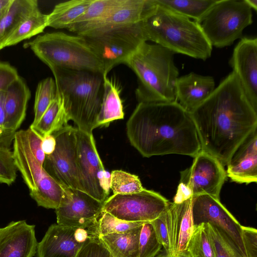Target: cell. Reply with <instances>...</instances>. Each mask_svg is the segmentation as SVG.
<instances>
[{
  "label": "cell",
  "mask_w": 257,
  "mask_h": 257,
  "mask_svg": "<svg viewBox=\"0 0 257 257\" xmlns=\"http://www.w3.org/2000/svg\"><path fill=\"white\" fill-rule=\"evenodd\" d=\"M190 113L201 149L215 157L223 166L227 165L245 138L257 129V110L247 98L233 71Z\"/></svg>",
  "instance_id": "1"
},
{
  "label": "cell",
  "mask_w": 257,
  "mask_h": 257,
  "mask_svg": "<svg viewBox=\"0 0 257 257\" xmlns=\"http://www.w3.org/2000/svg\"><path fill=\"white\" fill-rule=\"evenodd\" d=\"M126 131L131 145L144 157L178 154L194 158L201 150L191 114L177 101L139 103Z\"/></svg>",
  "instance_id": "2"
},
{
  "label": "cell",
  "mask_w": 257,
  "mask_h": 257,
  "mask_svg": "<svg viewBox=\"0 0 257 257\" xmlns=\"http://www.w3.org/2000/svg\"><path fill=\"white\" fill-rule=\"evenodd\" d=\"M154 3L140 22L147 41L203 61L211 56L212 47L196 22Z\"/></svg>",
  "instance_id": "3"
},
{
  "label": "cell",
  "mask_w": 257,
  "mask_h": 257,
  "mask_svg": "<svg viewBox=\"0 0 257 257\" xmlns=\"http://www.w3.org/2000/svg\"><path fill=\"white\" fill-rule=\"evenodd\" d=\"M174 54L159 45L145 42L125 61L138 78L135 94L139 103L177 101L175 86L179 72Z\"/></svg>",
  "instance_id": "4"
},
{
  "label": "cell",
  "mask_w": 257,
  "mask_h": 257,
  "mask_svg": "<svg viewBox=\"0 0 257 257\" xmlns=\"http://www.w3.org/2000/svg\"><path fill=\"white\" fill-rule=\"evenodd\" d=\"M69 120L88 134L97 127L103 92V75L88 71L51 70Z\"/></svg>",
  "instance_id": "5"
},
{
  "label": "cell",
  "mask_w": 257,
  "mask_h": 257,
  "mask_svg": "<svg viewBox=\"0 0 257 257\" xmlns=\"http://www.w3.org/2000/svg\"><path fill=\"white\" fill-rule=\"evenodd\" d=\"M27 45L51 70H83L103 75L101 62L81 36L47 33L38 36Z\"/></svg>",
  "instance_id": "6"
},
{
  "label": "cell",
  "mask_w": 257,
  "mask_h": 257,
  "mask_svg": "<svg viewBox=\"0 0 257 257\" xmlns=\"http://www.w3.org/2000/svg\"><path fill=\"white\" fill-rule=\"evenodd\" d=\"M251 10L245 0H217L195 22L212 47L222 48L242 38L252 23Z\"/></svg>",
  "instance_id": "7"
},
{
  "label": "cell",
  "mask_w": 257,
  "mask_h": 257,
  "mask_svg": "<svg viewBox=\"0 0 257 257\" xmlns=\"http://www.w3.org/2000/svg\"><path fill=\"white\" fill-rule=\"evenodd\" d=\"M99 59L103 76L116 65L123 63L147 42L140 22L134 24L96 29L80 35Z\"/></svg>",
  "instance_id": "8"
},
{
  "label": "cell",
  "mask_w": 257,
  "mask_h": 257,
  "mask_svg": "<svg viewBox=\"0 0 257 257\" xmlns=\"http://www.w3.org/2000/svg\"><path fill=\"white\" fill-rule=\"evenodd\" d=\"M52 135L55 148L51 154L45 155L44 169L63 187L81 190L76 127L67 124Z\"/></svg>",
  "instance_id": "9"
},
{
  "label": "cell",
  "mask_w": 257,
  "mask_h": 257,
  "mask_svg": "<svg viewBox=\"0 0 257 257\" xmlns=\"http://www.w3.org/2000/svg\"><path fill=\"white\" fill-rule=\"evenodd\" d=\"M170 203L160 194L144 188L138 193L113 194L103 202L102 211L128 222H150Z\"/></svg>",
  "instance_id": "10"
},
{
  "label": "cell",
  "mask_w": 257,
  "mask_h": 257,
  "mask_svg": "<svg viewBox=\"0 0 257 257\" xmlns=\"http://www.w3.org/2000/svg\"><path fill=\"white\" fill-rule=\"evenodd\" d=\"M76 136L81 191L103 203L109 193L110 173L104 169L92 134L76 127Z\"/></svg>",
  "instance_id": "11"
},
{
  "label": "cell",
  "mask_w": 257,
  "mask_h": 257,
  "mask_svg": "<svg viewBox=\"0 0 257 257\" xmlns=\"http://www.w3.org/2000/svg\"><path fill=\"white\" fill-rule=\"evenodd\" d=\"M226 176L221 162L201 149L194 157L192 165L180 172L179 183L184 184L193 196L208 194L219 199Z\"/></svg>",
  "instance_id": "12"
},
{
  "label": "cell",
  "mask_w": 257,
  "mask_h": 257,
  "mask_svg": "<svg viewBox=\"0 0 257 257\" xmlns=\"http://www.w3.org/2000/svg\"><path fill=\"white\" fill-rule=\"evenodd\" d=\"M103 203L83 191L65 187V195L55 209L57 223L77 228L94 226L102 212Z\"/></svg>",
  "instance_id": "13"
},
{
  "label": "cell",
  "mask_w": 257,
  "mask_h": 257,
  "mask_svg": "<svg viewBox=\"0 0 257 257\" xmlns=\"http://www.w3.org/2000/svg\"><path fill=\"white\" fill-rule=\"evenodd\" d=\"M192 211L194 225L208 222L224 231L244 257H247L242 236V225L222 205L220 199L208 194L193 196Z\"/></svg>",
  "instance_id": "14"
},
{
  "label": "cell",
  "mask_w": 257,
  "mask_h": 257,
  "mask_svg": "<svg viewBox=\"0 0 257 257\" xmlns=\"http://www.w3.org/2000/svg\"><path fill=\"white\" fill-rule=\"evenodd\" d=\"M94 233L95 226L83 228L52 224L38 243L37 257H76L86 239Z\"/></svg>",
  "instance_id": "15"
},
{
  "label": "cell",
  "mask_w": 257,
  "mask_h": 257,
  "mask_svg": "<svg viewBox=\"0 0 257 257\" xmlns=\"http://www.w3.org/2000/svg\"><path fill=\"white\" fill-rule=\"evenodd\" d=\"M229 64L257 110V38L242 37L233 49Z\"/></svg>",
  "instance_id": "16"
},
{
  "label": "cell",
  "mask_w": 257,
  "mask_h": 257,
  "mask_svg": "<svg viewBox=\"0 0 257 257\" xmlns=\"http://www.w3.org/2000/svg\"><path fill=\"white\" fill-rule=\"evenodd\" d=\"M192 198L180 204L170 202L166 210L170 256L177 257L187 250L194 227Z\"/></svg>",
  "instance_id": "17"
},
{
  "label": "cell",
  "mask_w": 257,
  "mask_h": 257,
  "mask_svg": "<svg viewBox=\"0 0 257 257\" xmlns=\"http://www.w3.org/2000/svg\"><path fill=\"white\" fill-rule=\"evenodd\" d=\"M35 227L25 220L0 227V257H33L38 243Z\"/></svg>",
  "instance_id": "18"
},
{
  "label": "cell",
  "mask_w": 257,
  "mask_h": 257,
  "mask_svg": "<svg viewBox=\"0 0 257 257\" xmlns=\"http://www.w3.org/2000/svg\"><path fill=\"white\" fill-rule=\"evenodd\" d=\"M226 175L233 182H257V129L237 147L227 164Z\"/></svg>",
  "instance_id": "19"
},
{
  "label": "cell",
  "mask_w": 257,
  "mask_h": 257,
  "mask_svg": "<svg viewBox=\"0 0 257 257\" xmlns=\"http://www.w3.org/2000/svg\"><path fill=\"white\" fill-rule=\"evenodd\" d=\"M215 88L213 77L191 72L178 78L175 86L176 101L190 113L203 103Z\"/></svg>",
  "instance_id": "20"
},
{
  "label": "cell",
  "mask_w": 257,
  "mask_h": 257,
  "mask_svg": "<svg viewBox=\"0 0 257 257\" xmlns=\"http://www.w3.org/2000/svg\"><path fill=\"white\" fill-rule=\"evenodd\" d=\"M31 91L25 80L19 76L5 91L4 108L7 132L15 136L25 118Z\"/></svg>",
  "instance_id": "21"
},
{
  "label": "cell",
  "mask_w": 257,
  "mask_h": 257,
  "mask_svg": "<svg viewBox=\"0 0 257 257\" xmlns=\"http://www.w3.org/2000/svg\"><path fill=\"white\" fill-rule=\"evenodd\" d=\"M13 144V154L17 170L20 172L30 192L33 191L46 171L30 149L23 130L16 133Z\"/></svg>",
  "instance_id": "22"
},
{
  "label": "cell",
  "mask_w": 257,
  "mask_h": 257,
  "mask_svg": "<svg viewBox=\"0 0 257 257\" xmlns=\"http://www.w3.org/2000/svg\"><path fill=\"white\" fill-rule=\"evenodd\" d=\"M153 4V0H124L107 18L82 34L93 30L140 23L146 17Z\"/></svg>",
  "instance_id": "23"
},
{
  "label": "cell",
  "mask_w": 257,
  "mask_h": 257,
  "mask_svg": "<svg viewBox=\"0 0 257 257\" xmlns=\"http://www.w3.org/2000/svg\"><path fill=\"white\" fill-rule=\"evenodd\" d=\"M38 8L36 0H13L0 19V51L20 24Z\"/></svg>",
  "instance_id": "24"
},
{
  "label": "cell",
  "mask_w": 257,
  "mask_h": 257,
  "mask_svg": "<svg viewBox=\"0 0 257 257\" xmlns=\"http://www.w3.org/2000/svg\"><path fill=\"white\" fill-rule=\"evenodd\" d=\"M103 92L97 126H106L113 120L124 117L123 105L120 97V89L107 76H103Z\"/></svg>",
  "instance_id": "25"
},
{
  "label": "cell",
  "mask_w": 257,
  "mask_h": 257,
  "mask_svg": "<svg viewBox=\"0 0 257 257\" xmlns=\"http://www.w3.org/2000/svg\"><path fill=\"white\" fill-rule=\"evenodd\" d=\"M124 0H93L86 11L70 26L69 31L80 35L107 18Z\"/></svg>",
  "instance_id": "26"
},
{
  "label": "cell",
  "mask_w": 257,
  "mask_h": 257,
  "mask_svg": "<svg viewBox=\"0 0 257 257\" xmlns=\"http://www.w3.org/2000/svg\"><path fill=\"white\" fill-rule=\"evenodd\" d=\"M142 225L99 237L113 257H139V237Z\"/></svg>",
  "instance_id": "27"
},
{
  "label": "cell",
  "mask_w": 257,
  "mask_h": 257,
  "mask_svg": "<svg viewBox=\"0 0 257 257\" xmlns=\"http://www.w3.org/2000/svg\"><path fill=\"white\" fill-rule=\"evenodd\" d=\"M93 0H72L55 5L48 15L47 26L56 29H68L81 16Z\"/></svg>",
  "instance_id": "28"
},
{
  "label": "cell",
  "mask_w": 257,
  "mask_h": 257,
  "mask_svg": "<svg viewBox=\"0 0 257 257\" xmlns=\"http://www.w3.org/2000/svg\"><path fill=\"white\" fill-rule=\"evenodd\" d=\"M30 195L38 206L56 209L65 195V187L46 171Z\"/></svg>",
  "instance_id": "29"
},
{
  "label": "cell",
  "mask_w": 257,
  "mask_h": 257,
  "mask_svg": "<svg viewBox=\"0 0 257 257\" xmlns=\"http://www.w3.org/2000/svg\"><path fill=\"white\" fill-rule=\"evenodd\" d=\"M69 119L66 113L63 99L58 91L56 98L52 101L37 124L33 127L41 137L51 135L68 124Z\"/></svg>",
  "instance_id": "30"
},
{
  "label": "cell",
  "mask_w": 257,
  "mask_h": 257,
  "mask_svg": "<svg viewBox=\"0 0 257 257\" xmlns=\"http://www.w3.org/2000/svg\"><path fill=\"white\" fill-rule=\"evenodd\" d=\"M48 15L37 9L26 18L9 37L5 48L15 45L20 42L42 33L47 26Z\"/></svg>",
  "instance_id": "31"
},
{
  "label": "cell",
  "mask_w": 257,
  "mask_h": 257,
  "mask_svg": "<svg viewBox=\"0 0 257 257\" xmlns=\"http://www.w3.org/2000/svg\"><path fill=\"white\" fill-rule=\"evenodd\" d=\"M166 8L197 21L217 0H155Z\"/></svg>",
  "instance_id": "32"
},
{
  "label": "cell",
  "mask_w": 257,
  "mask_h": 257,
  "mask_svg": "<svg viewBox=\"0 0 257 257\" xmlns=\"http://www.w3.org/2000/svg\"><path fill=\"white\" fill-rule=\"evenodd\" d=\"M57 94L56 82L52 77L44 79L38 83L35 93L34 118L30 127L37 124Z\"/></svg>",
  "instance_id": "33"
},
{
  "label": "cell",
  "mask_w": 257,
  "mask_h": 257,
  "mask_svg": "<svg viewBox=\"0 0 257 257\" xmlns=\"http://www.w3.org/2000/svg\"><path fill=\"white\" fill-rule=\"evenodd\" d=\"M186 251L190 257H215L206 223L194 225Z\"/></svg>",
  "instance_id": "34"
},
{
  "label": "cell",
  "mask_w": 257,
  "mask_h": 257,
  "mask_svg": "<svg viewBox=\"0 0 257 257\" xmlns=\"http://www.w3.org/2000/svg\"><path fill=\"white\" fill-rule=\"evenodd\" d=\"M206 223L215 257H244L224 231L212 224Z\"/></svg>",
  "instance_id": "35"
},
{
  "label": "cell",
  "mask_w": 257,
  "mask_h": 257,
  "mask_svg": "<svg viewBox=\"0 0 257 257\" xmlns=\"http://www.w3.org/2000/svg\"><path fill=\"white\" fill-rule=\"evenodd\" d=\"M110 189L113 194L138 193L144 188L139 177L120 170L110 173Z\"/></svg>",
  "instance_id": "36"
},
{
  "label": "cell",
  "mask_w": 257,
  "mask_h": 257,
  "mask_svg": "<svg viewBox=\"0 0 257 257\" xmlns=\"http://www.w3.org/2000/svg\"><path fill=\"white\" fill-rule=\"evenodd\" d=\"M148 222H128L119 219L111 214L102 211L95 226L98 237L113 233L124 232Z\"/></svg>",
  "instance_id": "37"
},
{
  "label": "cell",
  "mask_w": 257,
  "mask_h": 257,
  "mask_svg": "<svg viewBox=\"0 0 257 257\" xmlns=\"http://www.w3.org/2000/svg\"><path fill=\"white\" fill-rule=\"evenodd\" d=\"M162 248L151 223L143 224L139 237V257H155Z\"/></svg>",
  "instance_id": "38"
},
{
  "label": "cell",
  "mask_w": 257,
  "mask_h": 257,
  "mask_svg": "<svg viewBox=\"0 0 257 257\" xmlns=\"http://www.w3.org/2000/svg\"><path fill=\"white\" fill-rule=\"evenodd\" d=\"M17 170L13 151L10 148L0 147V183L12 184L16 179Z\"/></svg>",
  "instance_id": "39"
},
{
  "label": "cell",
  "mask_w": 257,
  "mask_h": 257,
  "mask_svg": "<svg viewBox=\"0 0 257 257\" xmlns=\"http://www.w3.org/2000/svg\"><path fill=\"white\" fill-rule=\"evenodd\" d=\"M76 257L113 256L100 238L94 233L86 239Z\"/></svg>",
  "instance_id": "40"
},
{
  "label": "cell",
  "mask_w": 257,
  "mask_h": 257,
  "mask_svg": "<svg viewBox=\"0 0 257 257\" xmlns=\"http://www.w3.org/2000/svg\"><path fill=\"white\" fill-rule=\"evenodd\" d=\"M23 131L30 149L39 163L43 166L45 158V154L42 147L43 137L30 127Z\"/></svg>",
  "instance_id": "41"
},
{
  "label": "cell",
  "mask_w": 257,
  "mask_h": 257,
  "mask_svg": "<svg viewBox=\"0 0 257 257\" xmlns=\"http://www.w3.org/2000/svg\"><path fill=\"white\" fill-rule=\"evenodd\" d=\"M242 236L247 257H257V230L242 226Z\"/></svg>",
  "instance_id": "42"
},
{
  "label": "cell",
  "mask_w": 257,
  "mask_h": 257,
  "mask_svg": "<svg viewBox=\"0 0 257 257\" xmlns=\"http://www.w3.org/2000/svg\"><path fill=\"white\" fill-rule=\"evenodd\" d=\"M5 90L0 91V147L10 148L14 136L10 135L6 127V117L4 108Z\"/></svg>",
  "instance_id": "43"
},
{
  "label": "cell",
  "mask_w": 257,
  "mask_h": 257,
  "mask_svg": "<svg viewBox=\"0 0 257 257\" xmlns=\"http://www.w3.org/2000/svg\"><path fill=\"white\" fill-rule=\"evenodd\" d=\"M19 76L14 66L8 62L0 61V91L6 90Z\"/></svg>",
  "instance_id": "44"
},
{
  "label": "cell",
  "mask_w": 257,
  "mask_h": 257,
  "mask_svg": "<svg viewBox=\"0 0 257 257\" xmlns=\"http://www.w3.org/2000/svg\"><path fill=\"white\" fill-rule=\"evenodd\" d=\"M193 197L190 191L183 184L179 183L173 203L180 204Z\"/></svg>",
  "instance_id": "45"
},
{
  "label": "cell",
  "mask_w": 257,
  "mask_h": 257,
  "mask_svg": "<svg viewBox=\"0 0 257 257\" xmlns=\"http://www.w3.org/2000/svg\"><path fill=\"white\" fill-rule=\"evenodd\" d=\"M56 141L53 135H48L43 137L42 147L45 155L51 154L54 150Z\"/></svg>",
  "instance_id": "46"
},
{
  "label": "cell",
  "mask_w": 257,
  "mask_h": 257,
  "mask_svg": "<svg viewBox=\"0 0 257 257\" xmlns=\"http://www.w3.org/2000/svg\"><path fill=\"white\" fill-rule=\"evenodd\" d=\"M12 2L13 0H0V13L7 10Z\"/></svg>",
  "instance_id": "47"
},
{
  "label": "cell",
  "mask_w": 257,
  "mask_h": 257,
  "mask_svg": "<svg viewBox=\"0 0 257 257\" xmlns=\"http://www.w3.org/2000/svg\"><path fill=\"white\" fill-rule=\"evenodd\" d=\"M245 1L251 9L256 11L257 0H245Z\"/></svg>",
  "instance_id": "48"
},
{
  "label": "cell",
  "mask_w": 257,
  "mask_h": 257,
  "mask_svg": "<svg viewBox=\"0 0 257 257\" xmlns=\"http://www.w3.org/2000/svg\"><path fill=\"white\" fill-rule=\"evenodd\" d=\"M155 257H173V256H170V255L167 254L166 253H165V252L163 253H160V254H159L158 255H157ZM177 257H190V256H189L188 253H187V252L185 251V252L182 253L181 254H180L179 256H178Z\"/></svg>",
  "instance_id": "49"
},
{
  "label": "cell",
  "mask_w": 257,
  "mask_h": 257,
  "mask_svg": "<svg viewBox=\"0 0 257 257\" xmlns=\"http://www.w3.org/2000/svg\"><path fill=\"white\" fill-rule=\"evenodd\" d=\"M6 10L5 11H3V12H2L0 13V19H1V17L3 16V15L5 14V13L6 12V10Z\"/></svg>",
  "instance_id": "50"
}]
</instances>
